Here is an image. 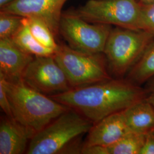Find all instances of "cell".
<instances>
[{
  "instance_id": "21",
  "label": "cell",
  "mask_w": 154,
  "mask_h": 154,
  "mask_svg": "<svg viewBox=\"0 0 154 154\" xmlns=\"http://www.w3.org/2000/svg\"><path fill=\"white\" fill-rule=\"evenodd\" d=\"M140 154H154V131L146 135L144 143Z\"/></svg>"
},
{
  "instance_id": "2",
  "label": "cell",
  "mask_w": 154,
  "mask_h": 154,
  "mask_svg": "<svg viewBox=\"0 0 154 154\" xmlns=\"http://www.w3.org/2000/svg\"><path fill=\"white\" fill-rule=\"evenodd\" d=\"M11 106L13 119L31 138L58 116L70 109L22 81H10L0 75Z\"/></svg>"
},
{
  "instance_id": "18",
  "label": "cell",
  "mask_w": 154,
  "mask_h": 154,
  "mask_svg": "<svg viewBox=\"0 0 154 154\" xmlns=\"http://www.w3.org/2000/svg\"><path fill=\"white\" fill-rule=\"evenodd\" d=\"M23 17L0 11V39L13 36L22 25Z\"/></svg>"
},
{
  "instance_id": "22",
  "label": "cell",
  "mask_w": 154,
  "mask_h": 154,
  "mask_svg": "<svg viewBox=\"0 0 154 154\" xmlns=\"http://www.w3.org/2000/svg\"><path fill=\"white\" fill-rule=\"evenodd\" d=\"M145 91L146 98L154 106V76L143 86Z\"/></svg>"
},
{
  "instance_id": "16",
  "label": "cell",
  "mask_w": 154,
  "mask_h": 154,
  "mask_svg": "<svg viewBox=\"0 0 154 154\" xmlns=\"http://www.w3.org/2000/svg\"><path fill=\"white\" fill-rule=\"evenodd\" d=\"M21 49L34 56L53 55L55 51L44 46L34 37L25 18L21 26L11 38Z\"/></svg>"
},
{
  "instance_id": "8",
  "label": "cell",
  "mask_w": 154,
  "mask_h": 154,
  "mask_svg": "<svg viewBox=\"0 0 154 154\" xmlns=\"http://www.w3.org/2000/svg\"><path fill=\"white\" fill-rule=\"evenodd\" d=\"M21 79L30 88L49 97L72 88L65 72L53 55L34 56Z\"/></svg>"
},
{
  "instance_id": "7",
  "label": "cell",
  "mask_w": 154,
  "mask_h": 154,
  "mask_svg": "<svg viewBox=\"0 0 154 154\" xmlns=\"http://www.w3.org/2000/svg\"><path fill=\"white\" fill-rule=\"evenodd\" d=\"M112 26L88 22L71 11L63 13L60 34L72 49L87 54L103 53Z\"/></svg>"
},
{
  "instance_id": "19",
  "label": "cell",
  "mask_w": 154,
  "mask_h": 154,
  "mask_svg": "<svg viewBox=\"0 0 154 154\" xmlns=\"http://www.w3.org/2000/svg\"><path fill=\"white\" fill-rule=\"evenodd\" d=\"M139 2L141 14V30L154 35V1Z\"/></svg>"
},
{
  "instance_id": "15",
  "label": "cell",
  "mask_w": 154,
  "mask_h": 154,
  "mask_svg": "<svg viewBox=\"0 0 154 154\" xmlns=\"http://www.w3.org/2000/svg\"><path fill=\"white\" fill-rule=\"evenodd\" d=\"M154 76V40L125 78L140 86Z\"/></svg>"
},
{
  "instance_id": "6",
  "label": "cell",
  "mask_w": 154,
  "mask_h": 154,
  "mask_svg": "<svg viewBox=\"0 0 154 154\" xmlns=\"http://www.w3.org/2000/svg\"><path fill=\"white\" fill-rule=\"evenodd\" d=\"M90 23L141 30V14L138 0H88L71 11Z\"/></svg>"
},
{
  "instance_id": "17",
  "label": "cell",
  "mask_w": 154,
  "mask_h": 154,
  "mask_svg": "<svg viewBox=\"0 0 154 154\" xmlns=\"http://www.w3.org/2000/svg\"><path fill=\"white\" fill-rule=\"evenodd\" d=\"M29 28L34 37L45 47L55 51L58 44L55 42L54 35L49 27L37 19L25 18Z\"/></svg>"
},
{
  "instance_id": "11",
  "label": "cell",
  "mask_w": 154,
  "mask_h": 154,
  "mask_svg": "<svg viewBox=\"0 0 154 154\" xmlns=\"http://www.w3.org/2000/svg\"><path fill=\"white\" fill-rule=\"evenodd\" d=\"M33 56L21 49L11 38L0 39V75L10 81L21 79Z\"/></svg>"
},
{
  "instance_id": "23",
  "label": "cell",
  "mask_w": 154,
  "mask_h": 154,
  "mask_svg": "<svg viewBox=\"0 0 154 154\" xmlns=\"http://www.w3.org/2000/svg\"><path fill=\"white\" fill-rule=\"evenodd\" d=\"M11 1L12 0H0V7L1 8L3 7L5 5L10 2H11Z\"/></svg>"
},
{
  "instance_id": "1",
  "label": "cell",
  "mask_w": 154,
  "mask_h": 154,
  "mask_svg": "<svg viewBox=\"0 0 154 154\" xmlns=\"http://www.w3.org/2000/svg\"><path fill=\"white\" fill-rule=\"evenodd\" d=\"M50 97L94 124L146 98V94L143 86L126 78H111Z\"/></svg>"
},
{
  "instance_id": "5",
  "label": "cell",
  "mask_w": 154,
  "mask_h": 154,
  "mask_svg": "<svg viewBox=\"0 0 154 154\" xmlns=\"http://www.w3.org/2000/svg\"><path fill=\"white\" fill-rule=\"evenodd\" d=\"M53 57L66 75L72 88L111 78L103 53L87 54L59 44Z\"/></svg>"
},
{
  "instance_id": "4",
  "label": "cell",
  "mask_w": 154,
  "mask_h": 154,
  "mask_svg": "<svg viewBox=\"0 0 154 154\" xmlns=\"http://www.w3.org/2000/svg\"><path fill=\"white\" fill-rule=\"evenodd\" d=\"M154 40V35L143 30L112 28L103 54L110 75L123 78Z\"/></svg>"
},
{
  "instance_id": "24",
  "label": "cell",
  "mask_w": 154,
  "mask_h": 154,
  "mask_svg": "<svg viewBox=\"0 0 154 154\" xmlns=\"http://www.w3.org/2000/svg\"><path fill=\"white\" fill-rule=\"evenodd\" d=\"M140 2H153L154 0H138Z\"/></svg>"
},
{
  "instance_id": "3",
  "label": "cell",
  "mask_w": 154,
  "mask_h": 154,
  "mask_svg": "<svg viewBox=\"0 0 154 154\" xmlns=\"http://www.w3.org/2000/svg\"><path fill=\"white\" fill-rule=\"evenodd\" d=\"M93 125L77 111L69 109L35 134L29 143L27 154L81 153L77 139Z\"/></svg>"
},
{
  "instance_id": "12",
  "label": "cell",
  "mask_w": 154,
  "mask_h": 154,
  "mask_svg": "<svg viewBox=\"0 0 154 154\" xmlns=\"http://www.w3.org/2000/svg\"><path fill=\"white\" fill-rule=\"evenodd\" d=\"M31 137L14 119L1 118L0 154H22L26 152Z\"/></svg>"
},
{
  "instance_id": "14",
  "label": "cell",
  "mask_w": 154,
  "mask_h": 154,
  "mask_svg": "<svg viewBox=\"0 0 154 154\" xmlns=\"http://www.w3.org/2000/svg\"><path fill=\"white\" fill-rule=\"evenodd\" d=\"M146 135L130 132L109 146H91L83 148L84 154H140Z\"/></svg>"
},
{
  "instance_id": "20",
  "label": "cell",
  "mask_w": 154,
  "mask_h": 154,
  "mask_svg": "<svg viewBox=\"0 0 154 154\" xmlns=\"http://www.w3.org/2000/svg\"><path fill=\"white\" fill-rule=\"evenodd\" d=\"M0 106L8 117L13 119L11 106L7 96L5 88L2 83L0 82Z\"/></svg>"
},
{
  "instance_id": "10",
  "label": "cell",
  "mask_w": 154,
  "mask_h": 154,
  "mask_svg": "<svg viewBox=\"0 0 154 154\" xmlns=\"http://www.w3.org/2000/svg\"><path fill=\"white\" fill-rule=\"evenodd\" d=\"M130 132L123 111L116 112L93 124L88 132L82 149L96 146H109Z\"/></svg>"
},
{
  "instance_id": "9",
  "label": "cell",
  "mask_w": 154,
  "mask_h": 154,
  "mask_svg": "<svg viewBox=\"0 0 154 154\" xmlns=\"http://www.w3.org/2000/svg\"><path fill=\"white\" fill-rule=\"evenodd\" d=\"M67 0H12L1 11L45 23L54 36L60 34L62 9Z\"/></svg>"
},
{
  "instance_id": "13",
  "label": "cell",
  "mask_w": 154,
  "mask_h": 154,
  "mask_svg": "<svg viewBox=\"0 0 154 154\" xmlns=\"http://www.w3.org/2000/svg\"><path fill=\"white\" fill-rule=\"evenodd\" d=\"M131 132L146 135L154 131V106L146 98L123 110Z\"/></svg>"
}]
</instances>
